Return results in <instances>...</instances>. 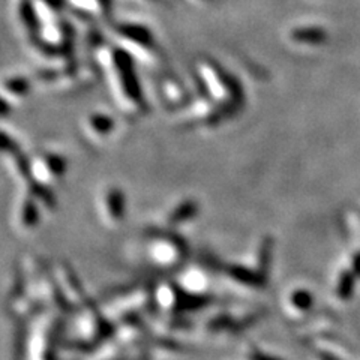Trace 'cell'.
<instances>
[{
    "mask_svg": "<svg viewBox=\"0 0 360 360\" xmlns=\"http://www.w3.org/2000/svg\"><path fill=\"white\" fill-rule=\"evenodd\" d=\"M230 272L234 279H237L244 284H248V285H261L263 284L261 277H258L255 275V273H251L244 268H231Z\"/></svg>",
    "mask_w": 360,
    "mask_h": 360,
    "instance_id": "obj_1",
    "label": "cell"
},
{
    "mask_svg": "<svg viewBox=\"0 0 360 360\" xmlns=\"http://www.w3.org/2000/svg\"><path fill=\"white\" fill-rule=\"evenodd\" d=\"M270 251H272V244L269 240L264 242L263 245V249L260 253V264L261 268H268L269 266V261H270Z\"/></svg>",
    "mask_w": 360,
    "mask_h": 360,
    "instance_id": "obj_4",
    "label": "cell"
},
{
    "mask_svg": "<svg viewBox=\"0 0 360 360\" xmlns=\"http://www.w3.org/2000/svg\"><path fill=\"white\" fill-rule=\"evenodd\" d=\"M353 277L350 275V273H344L342 278L339 279V285H338V294L341 297H344V299H346V297H348L351 294V292H353Z\"/></svg>",
    "mask_w": 360,
    "mask_h": 360,
    "instance_id": "obj_2",
    "label": "cell"
},
{
    "mask_svg": "<svg viewBox=\"0 0 360 360\" xmlns=\"http://www.w3.org/2000/svg\"><path fill=\"white\" fill-rule=\"evenodd\" d=\"M251 359L253 360H275V359H272L269 356H266L263 353H260V351H254V353L251 355Z\"/></svg>",
    "mask_w": 360,
    "mask_h": 360,
    "instance_id": "obj_5",
    "label": "cell"
},
{
    "mask_svg": "<svg viewBox=\"0 0 360 360\" xmlns=\"http://www.w3.org/2000/svg\"><path fill=\"white\" fill-rule=\"evenodd\" d=\"M294 303L297 305V307L299 308H303V309H307L311 307V303H312V299H311V296L308 293H305V292H300V293H297L294 294Z\"/></svg>",
    "mask_w": 360,
    "mask_h": 360,
    "instance_id": "obj_3",
    "label": "cell"
},
{
    "mask_svg": "<svg viewBox=\"0 0 360 360\" xmlns=\"http://www.w3.org/2000/svg\"><path fill=\"white\" fill-rule=\"evenodd\" d=\"M355 270L357 275H360V254L355 258Z\"/></svg>",
    "mask_w": 360,
    "mask_h": 360,
    "instance_id": "obj_6",
    "label": "cell"
},
{
    "mask_svg": "<svg viewBox=\"0 0 360 360\" xmlns=\"http://www.w3.org/2000/svg\"><path fill=\"white\" fill-rule=\"evenodd\" d=\"M320 357H322V360H339V359H336V357H333V356H331V355H327V353H323Z\"/></svg>",
    "mask_w": 360,
    "mask_h": 360,
    "instance_id": "obj_7",
    "label": "cell"
}]
</instances>
